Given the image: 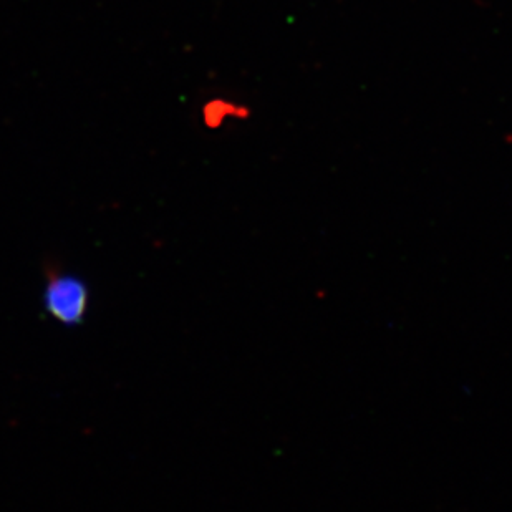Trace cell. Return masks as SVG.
<instances>
[{
    "instance_id": "1",
    "label": "cell",
    "mask_w": 512,
    "mask_h": 512,
    "mask_svg": "<svg viewBox=\"0 0 512 512\" xmlns=\"http://www.w3.org/2000/svg\"><path fill=\"white\" fill-rule=\"evenodd\" d=\"M45 307L49 314L65 325H75L88 309V289L78 277L50 274L45 289Z\"/></svg>"
}]
</instances>
